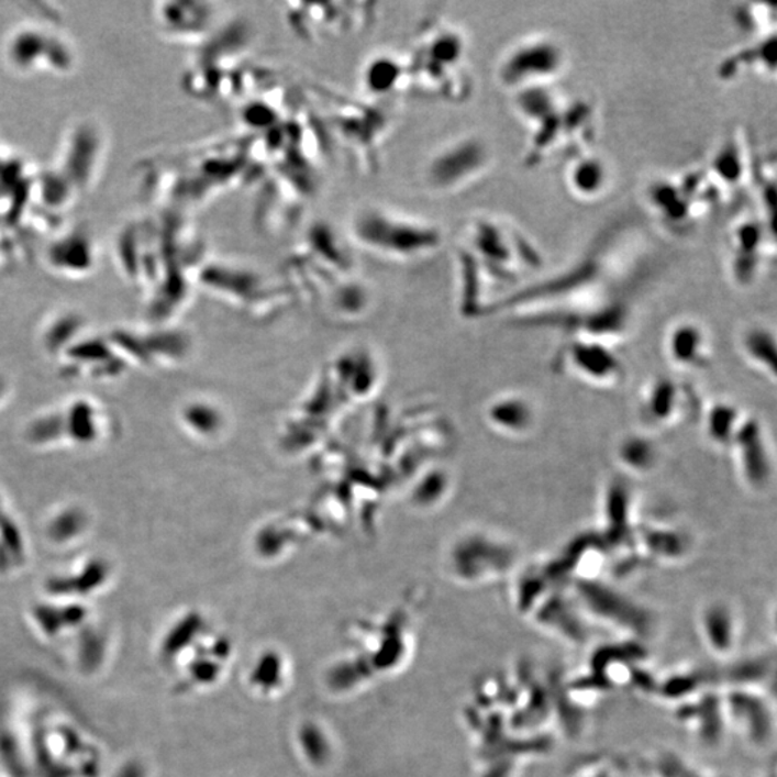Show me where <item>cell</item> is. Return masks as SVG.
I'll return each instance as SVG.
<instances>
[{"instance_id": "1", "label": "cell", "mask_w": 777, "mask_h": 777, "mask_svg": "<svg viewBox=\"0 0 777 777\" xmlns=\"http://www.w3.org/2000/svg\"><path fill=\"white\" fill-rule=\"evenodd\" d=\"M27 756L31 777H104L110 767L95 730L40 686L32 692Z\"/></svg>"}, {"instance_id": "2", "label": "cell", "mask_w": 777, "mask_h": 777, "mask_svg": "<svg viewBox=\"0 0 777 777\" xmlns=\"http://www.w3.org/2000/svg\"><path fill=\"white\" fill-rule=\"evenodd\" d=\"M459 255L465 287L478 295L484 284L500 290L504 288L501 300L518 290L524 277L537 273L544 264L539 246L524 231L495 217L477 218L469 223Z\"/></svg>"}, {"instance_id": "3", "label": "cell", "mask_w": 777, "mask_h": 777, "mask_svg": "<svg viewBox=\"0 0 777 777\" xmlns=\"http://www.w3.org/2000/svg\"><path fill=\"white\" fill-rule=\"evenodd\" d=\"M353 234L365 248L390 259L422 258L441 245L435 227L379 208L362 211L353 223Z\"/></svg>"}, {"instance_id": "4", "label": "cell", "mask_w": 777, "mask_h": 777, "mask_svg": "<svg viewBox=\"0 0 777 777\" xmlns=\"http://www.w3.org/2000/svg\"><path fill=\"white\" fill-rule=\"evenodd\" d=\"M467 41L451 26H435L419 49L421 80L428 91L449 101H464L473 91Z\"/></svg>"}, {"instance_id": "5", "label": "cell", "mask_w": 777, "mask_h": 777, "mask_svg": "<svg viewBox=\"0 0 777 777\" xmlns=\"http://www.w3.org/2000/svg\"><path fill=\"white\" fill-rule=\"evenodd\" d=\"M566 51L547 35L530 36L511 46L497 67V80L515 92L536 86H555L566 68Z\"/></svg>"}, {"instance_id": "6", "label": "cell", "mask_w": 777, "mask_h": 777, "mask_svg": "<svg viewBox=\"0 0 777 777\" xmlns=\"http://www.w3.org/2000/svg\"><path fill=\"white\" fill-rule=\"evenodd\" d=\"M775 223L761 212L746 213L730 225L725 236L728 267L734 286L752 287L776 253Z\"/></svg>"}, {"instance_id": "7", "label": "cell", "mask_w": 777, "mask_h": 777, "mask_svg": "<svg viewBox=\"0 0 777 777\" xmlns=\"http://www.w3.org/2000/svg\"><path fill=\"white\" fill-rule=\"evenodd\" d=\"M492 153L478 137H463L446 144L425 169V180L440 193H454L477 184L490 170Z\"/></svg>"}, {"instance_id": "8", "label": "cell", "mask_w": 777, "mask_h": 777, "mask_svg": "<svg viewBox=\"0 0 777 777\" xmlns=\"http://www.w3.org/2000/svg\"><path fill=\"white\" fill-rule=\"evenodd\" d=\"M120 636L114 628L95 618L55 658L65 669L82 681H96L113 667L119 653Z\"/></svg>"}, {"instance_id": "9", "label": "cell", "mask_w": 777, "mask_h": 777, "mask_svg": "<svg viewBox=\"0 0 777 777\" xmlns=\"http://www.w3.org/2000/svg\"><path fill=\"white\" fill-rule=\"evenodd\" d=\"M695 389L678 379H653L642 392L640 418L654 432H668L682 428L701 413Z\"/></svg>"}, {"instance_id": "10", "label": "cell", "mask_w": 777, "mask_h": 777, "mask_svg": "<svg viewBox=\"0 0 777 777\" xmlns=\"http://www.w3.org/2000/svg\"><path fill=\"white\" fill-rule=\"evenodd\" d=\"M557 367L598 388H615L625 378L617 347L592 338L567 337L556 357Z\"/></svg>"}, {"instance_id": "11", "label": "cell", "mask_w": 777, "mask_h": 777, "mask_svg": "<svg viewBox=\"0 0 777 777\" xmlns=\"http://www.w3.org/2000/svg\"><path fill=\"white\" fill-rule=\"evenodd\" d=\"M645 203L651 215L673 235H687L704 218L679 178L654 179L645 189Z\"/></svg>"}, {"instance_id": "12", "label": "cell", "mask_w": 777, "mask_h": 777, "mask_svg": "<svg viewBox=\"0 0 777 777\" xmlns=\"http://www.w3.org/2000/svg\"><path fill=\"white\" fill-rule=\"evenodd\" d=\"M755 156L740 130H732L715 147L706 170L725 198L733 199L752 184Z\"/></svg>"}, {"instance_id": "13", "label": "cell", "mask_w": 777, "mask_h": 777, "mask_svg": "<svg viewBox=\"0 0 777 777\" xmlns=\"http://www.w3.org/2000/svg\"><path fill=\"white\" fill-rule=\"evenodd\" d=\"M743 482L753 491H763L774 478V458L765 430L756 419L748 418L730 446Z\"/></svg>"}, {"instance_id": "14", "label": "cell", "mask_w": 777, "mask_h": 777, "mask_svg": "<svg viewBox=\"0 0 777 777\" xmlns=\"http://www.w3.org/2000/svg\"><path fill=\"white\" fill-rule=\"evenodd\" d=\"M668 360L679 370L702 371L714 360L713 342L706 328L692 320L674 323L664 338Z\"/></svg>"}, {"instance_id": "15", "label": "cell", "mask_w": 777, "mask_h": 777, "mask_svg": "<svg viewBox=\"0 0 777 777\" xmlns=\"http://www.w3.org/2000/svg\"><path fill=\"white\" fill-rule=\"evenodd\" d=\"M777 35L755 36L746 45L720 60L715 74L724 82H732L744 77H775L777 65Z\"/></svg>"}, {"instance_id": "16", "label": "cell", "mask_w": 777, "mask_h": 777, "mask_svg": "<svg viewBox=\"0 0 777 777\" xmlns=\"http://www.w3.org/2000/svg\"><path fill=\"white\" fill-rule=\"evenodd\" d=\"M698 631L706 648L718 657H730L736 653L742 639V622L736 609L715 600L707 603L698 615Z\"/></svg>"}, {"instance_id": "17", "label": "cell", "mask_w": 777, "mask_h": 777, "mask_svg": "<svg viewBox=\"0 0 777 777\" xmlns=\"http://www.w3.org/2000/svg\"><path fill=\"white\" fill-rule=\"evenodd\" d=\"M565 185L570 197L581 202H595L608 192L611 170L597 153L588 152L565 162Z\"/></svg>"}, {"instance_id": "18", "label": "cell", "mask_w": 777, "mask_h": 777, "mask_svg": "<svg viewBox=\"0 0 777 777\" xmlns=\"http://www.w3.org/2000/svg\"><path fill=\"white\" fill-rule=\"evenodd\" d=\"M639 544L644 548V555L654 560L664 563H678L686 560L690 553V542L686 533L678 529L664 528V525H644L640 530Z\"/></svg>"}, {"instance_id": "19", "label": "cell", "mask_w": 777, "mask_h": 777, "mask_svg": "<svg viewBox=\"0 0 777 777\" xmlns=\"http://www.w3.org/2000/svg\"><path fill=\"white\" fill-rule=\"evenodd\" d=\"M701 417L707 440L723 451L730 449L747 419L742 408L724 400L710 404Z\"/></svg>"}, {"instance_id": "20", "label": "cell", "mask_w": 777, "mask_h": 777, "mask_svg": "<svg viewBox=\"0 0 777 777\" xmlns=\"http://www.w3.org/2000/svg\"><path fill=\"white\" fill-rule=\"evenodd\" d=\"M491 413L502 434L513 439H523L536 428V407L523 395L513 393L501 398Z\"/></svg>"}, {"instance_id": "21", "label": "cell", "mask_w": 777, "mask_h": 777, "mask_svg": "<svg viewBox=\"0 0 777 777\" xmlns=\"http://www.w3.org/2000/svg\"><path fill=\"white\" fill-rule=\"evenodd\" d=\"M565 97L556 86H536L511 92V102L515 114L528 129L548 118L563 104Z\"/></svg>"}, {"instance_id": "22", "label": "cell", "mask_w": 777, "mask_h": 777, "mask_svg": "<svg viewBox=\"0 0 777 777\" xmlns=\"http://www.w3.org/2000/svg\"><path fill=\"white\" fill-rule=\"evenodd\" d=\"M740 351L753 369L776 381V337L772 330L765 325H751L740 337Z\"/></svg>"}, {"instance_id": "23", "label": "cell", "mask_w": 777, "mask_h": 777, "mask_svg": "<svg viewBox=\"0 0 777 777\" xmlns=\"http://www.w3.org/2000/svg\"><path fill=\"white\" fill-rule=\"evenodd\" d=\"M617 459L625 471L645 476L658 467L661 448L648 435H630L619 442Z\"/></svg>"}, {"instance_id": "24", "label": "cell", "mask_w": 777, "mask_h": 777, "mask_svg": "<svg viewBox=\"0 0 777 777\" xmlns=\"http://www.w3.org/2000/svg\"><path fill=\"white\" fill-rule=\"evenodd\" d=\"M737 23L752 38L775 34L776 9L765 3L742 4L737 11Z\"/></svg>"}, {"instance_id": "25", "label": "cell", "mask_w": 777, "mask_h": 777, "mask_svg": "<svg viewBox=\"0 0 777 777\" xmlns=\"http://www.w3.org/2000/svg\"><path fill=\"white\" fill-rule=\"evenodd\" d=\"M155 766L143 755H129L110 766L104 777H155Z\"/></svg>"}]
</instances>
